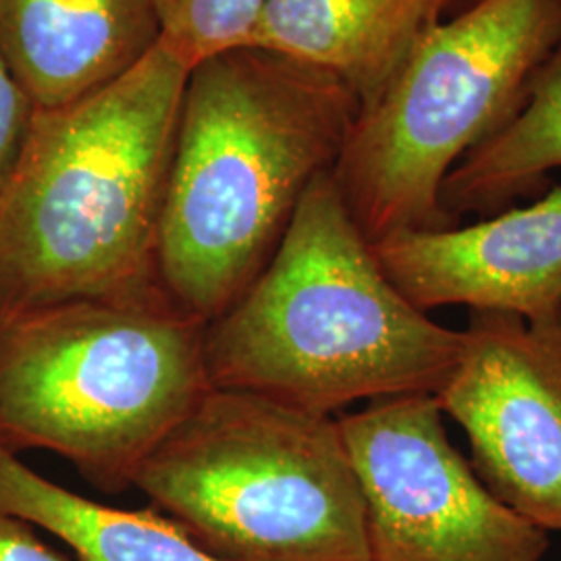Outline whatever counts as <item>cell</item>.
I'll return each mask as SVG.
<instances>
[{
	"mask_svg": "<svg viewBox=\"0 0 561 561\" xmlns=\"http://www.w3.org/2000/svg\"><path fill=\"white\" fill-rule=\"evenodd\" d=\"M34 113L36 104L0 59V187L20 159Z\"/></svg>",
	"mask_w": 561,
	"mask_h": 561,
	"instance_id": "obj_15",
	"label": "cell"
},
{
	"mask_svg": "<svg viewBox=\"0 0 561 561\" xmlns=\"http://www.w3.org/2000/svg\"><path fill=\"white\" fill-rule=\"evenodd\" d=\"M134 486L221 561H373L340 419L210 387Z\"/></svg>",
	"mask_w": 561,
	"mask_h": 561,
	"instance_id": "obj_5",
	"label": "cell"
},
{
	"mask_svg": "<svg viewBox=\"0 0 561 561\" xmlns=\"http://www.w3.org/2000/svg\"><path fill=\"white\" fill-rule=\"evenodd\" d=\"M461 331L389 280L331 171L310 183L254 283L206 324L210 387L335 416L356 401L437 396Z\"/></svg>",
	"mask_w": 561,
	"mask_h": 561,
	"instance_id": "obj_2",
	"label": "cell"
},
{
	"mask_svg": "<svg viewBox=\"0 0 561 561\" xmlns=\"http://www.w3.org/2000/svg\"><path fill=\"white\" fill-rule=\"evenodd\" d=\"M435 400L466 433L486 489L542 530H561V310H470L460 360Z\"/></svg>",
	"mask_w": 561,
	"mask_h": 561,
	"instance_id": "obj_8",
	"label": "cell"
},
{
	"mask_svg": "<svg viewBox=\"0 0 561 561\" xmlns=\"http://www.w3.org/2000/svg\"><path fill=\"white\" fill-rule=\"evenodd\" d=\"M442 15L439 0H266L250 46L333 76L362 111Z\"/></svg>",
	"mask_w": 561,
	"mask_h": 561,
	"instance_id": "obj_11",
	"label": "cell"
},
{
	"mask_svg": "<svg viewBox=\"0 0 561 561\" xmlns=\"http://www.w3.org/2000/svg\"><path fill=\"white\" fill-rule=\"evenodd\" d=\"M0 516L65 542L78 561H221L148 510H117L44 479L0 443Z\"/></svg>",
	"mask_w": 561,
	"mask_h": 561,
	"instance_id": "obj_12",
	"label": "cell"
},
{
	"mask_svg": "<svg viewBox=\"0 0 561 561\" xmlns=\"http://www.w3.org/2000/svg\"><path fill=\"white\" fill-rule=\"evenodd\" d=\"M161 44L187 67L250 46L266 0H152Z\"/></svg>",
	"mask_w": 561,
	"mask_h": 561,
	"instance_id": "obj_14",
	"label": "cell"
},
{
	"mask_svg": "<svg viewBox=\"0 0 561 561\" xmlns=\"http://www.w3.org/2000/svg\"><path fill=\"white\" fill-rule=\"evenodd\" d=\"M439 2H442L443 11H447L456 0H439Z\"/></svg>",
	"mask_w": 561,
	"mask_h": 561,
	"instance_id": "obj_17",
	"label": "cell"
},
{
	"mask_svg": "<svg viewBox=\"0 0 561 561\" xmlns=\"http://www.w3.org/2000/svg\"><path fill=\"white\" fill-rule=\"evenodd\" d=\"M385 275L422 312L445 306L539 319L561 310V185L524 208L373 243Z\"/></svg>",
	"mask_w": 561,
	"mask_h": 561,
	"instance_id": "obj_9",
	"label": "cell"
},
{
	"mask_svg": "<svg viewBox=\"0 0 561 561\" xmlns=\"http://www.w3.org/2000/svg\"><path fill=\"white\" fill-rule=\"evenodd\" d=\"M561 169V41L526 83L518 111L472 148L443 181V208L493 217L533 196Z\"/></svg>",
	"mask_w": 561,
	"mask_h": 561,
	"instance_id": "obj_13",
	"label": "cell"
},
{
	"mask_svg": "<svg viewBox=\"0 0 561 561\" xmlns=\"http://www.w3.org/2000/svg\"><path fill=\"white\" fill-rule=\"evenodd\" d=\"M360 104L321 69L241 46L190 69L157 236V279L213 322L273 259Z\"/></svg>",
	"mask_w": 561,
	"mask_h": 561,
	"instance_id": "obj_1",
	"label": "cell"
},
{
	"mask_svg": "<svg viewBox=\"0 0 561 561\" xmlns=\"http://www.w3.org/2000/svg\"><path fill=\"white\" fill-rule=\"evenodd\" d=\"M206 322L161 283L0 314V443L71 461L106 493L210 389Z\"/></svg>",
	"mask_w": 561,
	"mask_h": 561,
	"instance_id": "obj_4",
	"label": "cell"
},
{
	"mask_svg": "<svg viewBox=\"0 0 561 561\" xmlns=\"http://www.w3.org/2000/svg\"><path fill=\"white\" fill-rule=\"evenodd\" d=\"M187 73L159 42L102 90L36 108L0 187V314L159 283L157 236Z\"/></svg>",
	"mask_w": 561,
	"mask_h": 561,
	"instance_id": "obj_3",
	"label": "cell"
},
{
	"mask_svg": "<svg viewBox=\"0 0 561 561\" xmlns=\"http://www.w3.org/2000/svg\"><path fill=\"white\" fill-rule=\"evenodd\" d=\"M435 396L340 416L366 502L373 561H542L547 530L497 500L447 437Z\"/></svg>",
	"mask_w": 561,
	"mask_h": 561,
	"instance_id": "obj_7",
	"label": "cell"
},
{
	"mask_svg": "<svg viewBox=\"0 0 561 561\" xmlns=\"http://www.w3.org/2000/svg\"><path fill=\"white\" fill-rule=\"evenodd\" d=\"M0 561H69L42 541L36 526L0 516Z\"/></svg>",
	"mask_w": 561,
	"mask_h": 561,
	"instance_id": "obj_16",
	"label": "cell"
},
{
	"mask_svg": "<svg viewBox=\"0 0 561 561\" xmlns=\"http://www.w3.org/2000/svg\"><path fill=\"white\" fill-rule=\"evenodd\" d=\"M159 42L152 0H0V59L36 108L102 90Z\"/></svg>",
	"mask_w": 561,
	"mask_h": 561,
	"instance_id": "obj_10",
	"label": "cell"
},
{
	"mask_svg": "<svg viewBox=\"0 0 561 561\" xmlns=\"http://www.w3.org/2000/svg\"><path fill=\"white\" fill-rule=\"evenodd\" d=\"M560 41L561 0H477L424 34L331 169L366 240L460 225L443 208V181L518 111Z\"/></svg>",
	"mask_w": 561,
	"mask_h": 561,
	"instance_id": "obj_6",
	"label": "cell"
}]
</instances>
